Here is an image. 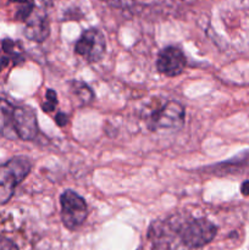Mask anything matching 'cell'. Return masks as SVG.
I'll list each match as a JSON object with an SVG mask.
<instances>
[{
	"label": "cell",
	"mask_w": 249,
	"mask_h": 250,
	"mask_svg": "<svg viewBox=\"0 0 249 250\" xmlns=\"http://www.w3.org/2000/svg\"><path fill=\"white\" fill-rule=\"evenodd\" d=\"M241 192L243 195H249V181H246V182L242 185Z\"/></svg>",
	"instance_id": "cell-16"
},
{
	"label": "cell",
	"mask_w": 249,
	"mask_h": 250,
	"mask_svg": "<svg viewBox=\"0 0 249 250\" xmlns=\"http://www.w3.org/2000/svg\"><path fill=\"white\" fill-rule=\"evenodd\" d=\"M217 229L212 222L205 219H193L178 229L181 241L188 248H200L215 238Z\"/></svg>",
	"instance_id": "cell-2"
},
{
	"label": "cell",
	"mask_w": 249,
	"mask_h": 250,
	"mask_svg": "<svg viewBox=\"0 0 249 250\" xmlns=\"http://www.w3.org/2000/svg\"><path fill=\"white\" fill-rule=\"evenodd\" d=\"M61 220L66 229H76L87 217V204L84 199L73 190H65L60 197Z\"/></svg>",
	"instance_id": "cell-3"
},
{
	"label": "cell",
	"mask_w": 249,
	"mask_h": 250,
	"mask_svg": "<svg viewBox=\"0 0 249 250\" xmlns=\"http://www.w3.org/2000/svg\"><path fill=\"white\" fill-rule=\"evenodd\" d=\"M106 49V42L102 32L97 28H89L83 32L75 44V51L87 62H98L102 60Z\"/></svg>",
	"instance_id": "cell-4"
},
{
	"label": "cell",
	"mask_w": 249,
	"mask_h": 250,
	"mask_svg": "<svg viewBox=\"0 0 249 250\" xmlns=\"http://www.w3.org/2000/svg\"><path fill=\"white\" fill-rule=\"evenodd\" d=\"M14 128L19 139L33 141L38 136V122L33 110L27 106H15Z\"/></svg>",
	"instance_id": "cell-6"
},
{
	"label": "cell",
	"mask_w": 249,
	"mask_h": 250,
	"mask_svg": "<svg viewBox=\"0 0 249 250\" xmlns=\"http://www.w3.org/2000/svg\"><path fill=\"white\" fill-rule=\"evenodd\" d=\"M49 22L45 15L34 14L27 19V26L24 29V36L33 42L45 41L49 36Z\"/></svg>",
	"instance_id": "cell-8"
},
{
	"label": "cell",
	"mask_w": 249,
	"mask_h": 250,
	"mask_svg": "<svg viewBox=\"0 0 249 250\" xmlns=\"http://www.w3.org/2000/svg\"><path fill=\"white\" fill-rule=\"evenodd\" d=\"M9 4L15 6L14 17L19 21H27L33 12V0H9Z\"/></svg>",
	"instance_id": "cell-11"
},
{
	"label": "cell",
	"mask_w": 249,
	"mask_h": 250,
	"mask_svg": "<svg viewBox=\"0 0 249 250\" xmlns=\"http://www.w3.org/2000/svg\"><path fill=\"white\" fill-rule=\"evenodd\" d=\"M31 167L29 160L23 156H16L0 165V205L11 199L17 186L31 172Z\"/></svg>",
	"instance_id": "cell-1"
},
{
	"label": "cell",
	"mask_w": 249,
	"mask_h": 250,
	"mask_svg": "<svg viewBox=\"0 0 249 250\" xmlns=\"http://www.w3.org/2000/svg\"><path fill=\"white\" fill-rule=\"evenodd\" d=\"M185 122V109L177 102H167L159 110L153 112L149 120V128L153 131L173 129L181 127Z\"/></svg>",
	"instance_id": "cell-5"
},
{
	"label": "cell",
	"mask_w": 249,
	"mask_h": 250,
	"mask_svg": "<svg viewBox=\"0 0 249 250\" xmlns=\"http://www.w3.org/2000/svg\"><path fill=\"white\" fill-rule=\"evenodd\" d=\"M73 88V94L77 97V99L82 103L83 105L88 104L93 100V93L90 90V88L88 87L84 83H78L76 82L75 85H72Z\"/></svg>",
	"instance_id": "cell-12"
},
{
	"label": "cell",
	"mask_w": 249,
	"mask_h": 250,
	"mask_svg": "<svg viewBox=\"0 0 249 250\" xmlns=\"http://www.w3.org/2000/svg\"><path fill=\"white\" fill-rule=\"evenodd\" d=\"M55 120L56 122H58L59 126H65L68 121V117L66 116L65 114H62V112H60V114H58V116H56Z\"/></svg>",
	"instance_id": "cell-15"
},
{
	"label": "cell",
	"mask_w": 249,
	"mask_h": 250,
	"mask_svg": "<svg viewBox=\"0 0 249 250\" xmlns=\"http://www.w3.org/2000/svg\"><path fill=\"white\" fill-rule=\"evenodd\" d=\"M58 105V97L53 89H48L45 93V102L42 105L44 112H53Z\"/></svg>",
	"instance_id": "cell-13"
},
{
	"label": "cell",
	"mask_w": 249,
	"mask_h": 250,
	"mask_svg": "<svg viewBox=\"0 0 249 250\" xmlns=\"http://www.w3.org/2000/svg\"><path fill=\"white\" fill-rule=\"evenodd\" d=\"M186 63H187V60L181 49L176 46H167L159 54L158 60H156V68L163 75L175 77L183 72Z\"/></svg>",
	"instance_id": "cell-7"
},
{
	"label": "cell",
	"mask_w": 249,
	"mask_h": 250,
	"mask_svg": "<svg viewBox=\"0 0 249 250\" xmlns=\"http://www.w3.org/2000/svg\"><path fill=\"white\" fill-rule=\"evenodd\" d=\"M14 105L0 98V136L11 139L17 138L14 128Z\"/></svg>",
	"instance_id": "cell-10"
},
{
	"label": "cell",
	"mask_w": 249,
	"mask_h": 250,
	"mask_svg": "<svg viewBox=\"0 0 249 250\" xmlns=\"http://www.w3.org/2000/svg\"><path fill=\"white\" fill-rule=\"evenodd\" d=\"M23 61L21 44L11 39H4L0 44V72L10 65H17Z\"/></svg>",
	"instance_id": "cell-9"
},
{
	"label": "cell",
	"mask_w": 249,
	"mask_h": 250,
	"mask_svg": "<svg viewBox=\"0 0 249 250\" xmlns=\"http://www.w3.org/2000/svg\"><path fill=\"white\" fill-rule=\"evenodd\" d=\"M0 250H19V248L11 239L0 236Z\"/></svg>",
	"instance_id": "cell-14"
}]
</instances>
